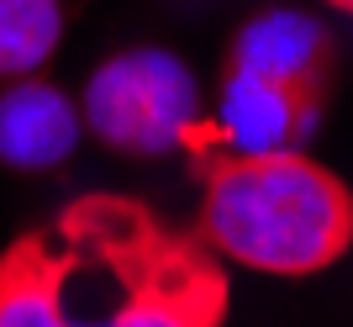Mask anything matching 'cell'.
I'll return each mask as SVG.
<instances>
[{"label":"cell","instance_id":"cell-6","mask_svg":"<svg viewBox=\"0 0 353 327\" xmlns=\"http://www.w3.org/2000/svg\"><path fill=\"white\" fill-rule=\"evenodd\" d=\"M232 69H253L295 90H322L327 75V32L301 11H269L237 32L232 43Z\"/></svg>","mask_w":353,"mask_h":327},{"label":"cell","instance_id":"cell-2","mask_svg":"<svg viewBox=\"0 0 353 327\" xmlns=\"http://www.w3.org/2000/svg\"><path fill=\"white\" fill-rule=\"evenodd\" d=\"M206 243L243 269L316 275L353 248V190L332 169L285 153H221L201 206Z\"/></svg>","mask_w":353,"mask_h":327},{"label":"cell","instance_id":"cell-4","mask_svg":"<svg viewBox=\"0 0 353 327\" xmlns=\"http://www.w3.org/2000/svg\"><path fill=\"white\" fill-rule=\"evenodd\" d=\"M311 117H316V95L311 90L280 85L269 75H253V69H232L227 85H221L216 117L201 121V137L195 148L211 143L216 153H285L306 137Z\"/></svg>","mask_w":353,"mask_h":327},{"label":"cell","instance_id":"cell-1","mask_svg":"<svg viewBox=\"0 0 353 327\" xmlns=\"http://www.w3.org/2000/svg\"><path fill=\"white\" fill-rule=\"evenodd\" d=\"M227 269L127 195H85L0 253V327H221Z\"/></svg>","mask_w":353,"mask_h":327},{"label":"cell","instance_id":"cell-8","mask_svg":"<svg viewBox=\"0 0 353 327\" xmlns=\"http://www.w3.org/2000/svg\"><path fill=\"white\" fill-rule=\"evenodd\" d=\"M327 6H338V11H348V16H353V0H327Z\"/></svg>","mask_w":353,"mask_h":327},{"label":"cell","instance_id":"cell-7","mask_svg":"<svg viewBox=\"0 0 353 327\" xmlns=\"http://www.w3.org/2000/svg\"><path fill=\"white\" fill-rule=\"evenodd\" d=\"M63 37L59 0H0V79L37 75Z\"/></svg>","mask_w":353,"mask_h":327},{"label":"cell","instance_id":"cell-5","mask_svg":"<svg viewBox=\"0 0 353 327\" xmlns=\"http://www.w3.org/2000/svg\"><path fill=\"white\" fill-rule=\"evenodd\" d=\"M79 143V106L59 85L21 75L0 90V164L53 169Z\"/></svg>","mask_w":353,"mask_h":327},{"label":"cell","instance_id":"cell-3","mask_svg":"<svg viewBox=\"0 0 353 327\" xmlns=\"http://www.w3.org/2000/svg\"><path fill=\"white\" fill-rule=\"evenodd\" d=\"M85 127L117 153H143V159L169 148H195L201 85L163 48L117 53L85 85Z\"/></svg>","mask_w":353,"mask_h":327}]
</instances>
